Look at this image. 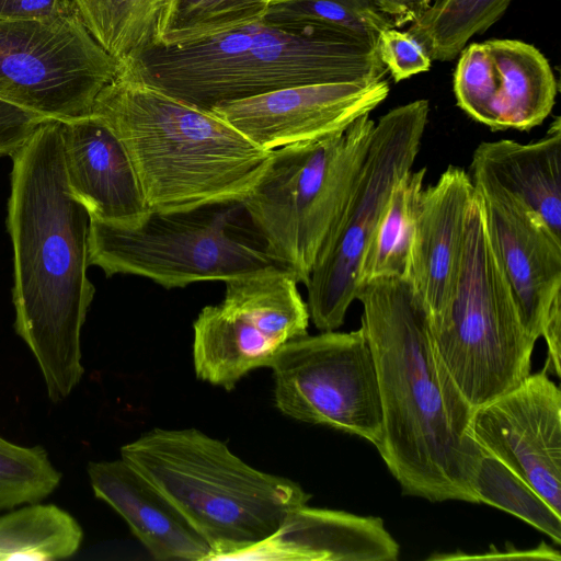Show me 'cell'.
<instances>
[{"instance_id": "1", "label": "cell", "mask_w": 561, "mask_h": 561, "mask_svg": "<svg viewBox=\"0 0 561 561\" xmlns=\"http://www.w3.org/2000/svg\"><path fill=\"white\" fill-rule=\"evenodd\" d=\"M377 374L382 432L376 446L407 495L478 503L472 480L484 451L473 409L435 352L424 304L404 277L356 287Z\"/></svg>"}, {"instance_id": "2", "label": "cell", "mask_w": 561, "mask_h": 561, "mask_svg": "<svg viewBox=\"0 0 561 561\" xmlns=\"http://www.w3.org/2000/svg\"><path fill=\"white\" fill-rule=\"evenodd\" d=\"M11 157L14 329L58 402L84 371L81 329L95 293L87 274L90 216L67 181L61 122L42 123Z\"/></svg>"}, {"instance_id": "3", "label": "cell", "mask_w": 561, "mask_h": 561, "mask_svg": "<svg viewBox=\"0 0 561 561\" xmlns=\"http://www.w3.org/2000/svg\"><path fill=\"white\" fill-rule=\"evenodd\" d=\"M387 72L377 48L359 37L287 31L261 19L182 45L152 43L119 61L116 76L210 112L284 88L381 80Z\"/></svg>"}, {"instance_id": "4", "label": "cell", "mask_w": 561, "mask_h": 561, "mask_svg": "<svg viewBox=\"0 0 561 561\" xmlns=\"http://www.w3.org/2000/svg\"><path fill=\"white\" fill-rule=\"evenodd\" d=\"M92 114L124 144L153 210L243 199L273 151L210 112L118 76L100 91Z\"/></svg>"}, {"instance_id": "5", "label": "cell", "mask_w": 561, "mask_h": 561, "mask_svg": "<svg viewBox=\"0 0 561 561\" xmlns=\"http://www.w3.org/2000/svg\"><path fill=\"white\" fill-rule=\"evenodd\" d=\"M121 458L208 541L209 561L268 538L310 499L298 483L251 467L195 428H153L124 445Z\"/></svg>"}, {"instance_id": "6", "label": "cell", "mask_w": 561, "mask_h": 561, "mask_svg": "<svg viewBox=\"0 0 561 561\" xmlns=\"http://www.w3.org/2000/svg\"><path fill=\"white\" fill-rule=\"evenodd\" d=\"M428 323L436 354L472 409L517 387L530 374L536 341L524 328L493 252L476 188L458 277Z\"/></svg>"}, {"instance_id": "7", "label": "cell", "mask_w": 561, "mask_h": 561, "mask_svg": "<svg viewBox=\"0 0 561 561\" xmlns=\"http://www.w3.org/2000/svg\"><path fill=\"white\" fill-rule=\"evenodd\" d=\"M89 263L106 276H142L165 288L284 267L252 224L243 199L151 209L130 227L90 219Z\"/></svg>"}, {"instance_id": "8", "label": "cell", "mask_w": 561, "mask_h": 561, "mask_svg": "<svg viewBox=\"0 0 561 561\" xmlns=\"http://www.w3.org/2000/svg\"><path fill=\"white\" fill-rule=\"evenodd\" d=\"M374 125L366 114L336 135L274 149L243 198L270 252L298 283H308L348 201Z\"/></svg>"}, {"instance_id": "9", "label": "cell", "mask_w": 561, "mask_h": 561, "mask_svg": "<svg viewBox=\"0 0 561 561\" xmlns=\"http://www.w3.org/2000/svg\"><path fill=\"white\" fill-rule=\"evenodd\" d=\"M428 114V101L416 100L390 110L374 125L348 201L306 284L309 316L321 332L344 323L355 300L362 255L393 186L412 170Z\"/></svg>"}, {"instance_id": "10", "label": "cell", "mask_w": 561, "mask_h": 561, "mask_svg": "<svg viewBox=\"0 0 561 561\" xmlns=\"http://www.w3.org/2000/svg\"><path fill=\"white\" fill-rule=\"evenodd\" d=\"M118 62L93 38L80 15L0 20V100L47 119L92 113Z\"/></svg>"}, {"instance_id": "11", "label": "cell", "mask_w": 561, "mask_h": 561, "mask_svg": "<svg viewBox=\"0 0 561 561\" xmlns=\"http://www.w3.org/2000/svg\"><path fill=\"white\" fill-rule=\"evenodd\" d=\"M220 304L193 323L198 379L231 390L249 371L270 367L290 341L307 334L309 310L294 275L272 267L226 280Z\"/></svg>"}, {"instance_id": "12", "label": "cell", "mask_w": 561, "mask_h": 561, "mask_svg": "<svg viewBox=\"0 0 561 561\" xmlns=\"http://www.w3.org/2000/svg\"><path fill=\"white\" fill-rule=\"evenodd\" d=\"M270 368L277 409L301 422L359 436L375 447L382 411L373 353L363 328L288 342Z\"/></svg>"}, {"instance_id": "13", "label": "cell", "mask_w": 561, "mask_h": 561, "mask_svg": "<svg viewBox=\"0 0 561 561\" xmlns=\"http://www.w3.org/2000/svg\"><path fill=\"white\" fill-rule=\"evenodd\" d=\"M470 434L561 515V390L545 367L473 409Z\"/></svg>"}, {"instance_id": "14", "label": "cell", "mask_w": 561, "mask_h": 561, "mask_svg": "<svg viewBox=\"0 0 561 561\" xmlns=\"http://www.w3.org/2000/svg\"><path fill=\"white\" fill-rule=\"evenodd\" d=\"M388 94L386 79L311 83L224 103L210 113L272 151L336 135L374 111Z\"/></svg>"}, {"instance_id": "15", "label": "cell", "mask_w": 561, "mask_h": 561, "mask_svg": "<svg viewBox=\"0 0 561 561\" xmlns=\"http://www.w3.org/2000/svg\"><path fill=\"white\" fill-rule=\"evenodd\" d=\"M472 184L481 196L490 242L524 328L537 342L548 309L561 294V237L516 196L492 184Z\"/></svg>"}, {"instance_id": "16", "label": "cell", "mask_w": 561, "mask_h": 561, "mask_svg": "<svg viewBox=\"0 0 561 561\" xmlns=\"http://www.w3.org/2000/svg\"><path fill=\"white\" fill-rule=\"evenodd\" d=\"M67 181L90 219L135 226L151 210L118 136L94 114L61 122Z\"/></svg>"}, {"instance_id": "17", "label": "cell", "mask_w": 561, "mask_h": 561, "mask_svg": "<svg viewBox=\"0 0 561 561\" xmlns=\"http://www.w3.org/2000/svg\"><path fill=\"white\" fill-rule=\"evenodd\" d=\"M473 195L469 174L455 165L423 190L404 278L428 316L444 306L458 277Z\"/></svg>"}, {"instance_id": "18", "label": "cell", "mask_w": 561, "mask_h": 561, "mask_svg": "<svg viewBox=\"0 0 561 561\" xmlns=\"http://www.w3.org/2000/svg\"><path fill=\"white\" fill-rule=\"evenodd\" d=\"M399 552L380 517L304 504L272 536L228 560L394 561Z\"/></svg>"}, {"instance_id": "19", "label": "cell", "mask_w": 561, "mask_h": 561, "mask_svg": "<svg viewBox=\"0 0 561 561\" xmlns=\"http://www.w3.org/2000/svg\"><path fill=\"white\" fill-rule=\"evenodd\" d=\"M94 495L128 524L149 553L161 561H209L211 547L182 513L122 458L90 461Z\"/></svg>"}, {"instance_id": "20", "label": "cell", "mask_w": 561, "mask_h": 561, "mask_svg": "<svg viewBox=\"0 0 561 561\" xmlns=\"http://www.w3.org/2000/svg\"><path fill=\"white\" fill-rule=\"evenodd\" d=\"M471 182L495 185L523 201L561 237V118L540 139L482 141L473 151Z\"/></svg>"}, {"instance_id": "21", "label": "cell", "mask_w": 561, "mask_h": 561, "mask_svg": "<svg viewBox=\"0 0 561 561\" xmlns=\"http://www.w3.org/2000/svg\"><path fill=\"white\" fill-rule=\"evenodd\" d=\"M496 72L495 130H529L540 125L556 103L558 84L547 58L517 39H490Z\"/></svg>"}, {"instance_id": "22", "label": "cell", "mask_w": 561, "mask_h": 561, "mask_svg": "<svg viewBox=\"0 0 561 561\" xmlns=\"http://www.w3.org/2000/svg\"><path fill=\"white\" fill-rule=\"evenodd\" d=\"M425 174V168L410 170L393 186L362 255L356 287L379 277L405 276Z\"/></svg>"}, {"instance_id": "23", "label": "cell", "mask_w": 561, "mask_h": 561, "mask_svg": "<svg viewBox=\"0 0 561 561\" xmlns=\"http://www.w3.org/2000/svg\"><path fill=\"white\" fill-rule=\"evenodd\" d=\"M83 530L55 504L32 503L0 515V561H53L72 557Z\"/></svg>"}, {"instance_id": "24", "label": "cell", "mask_w": 561, "mask_h": 561, "mask_svg": "<svg viewBox=\"0 0 561 561\" xmlns=\"http://www.w3.org/2000/svg\"><path fill=\"white\" fill-rule=\"evenodd\" d=\"M512 0H434L408 32L431 60H453L469 39L484 33L506 11Z\"/></svg>"}, {"instance_id": "25", "label": "cell", "mask_w": 561, "mask_h": 561, "mask_svg": "<svg viewBox=\"0 0 561 561\" xmlns=\"http://www.w3.org/2000/svg\"><path fill=\"white\" fill-rule=\"evenodd\" d=\"M165 0H76L79 15L117 62L157 39Z\"/></svg>"}, {"instance_id": "26", "label": "cell", "mask_w": 561, "mask_h": 561, "mask_svg": "<svg viewBox=\"0 0 561 561\" xmlns=\"http://www.w3.org/2000/svg\"><path fill=\"white\" fill-rule=\"evenodd\" d=\"M263 20L287 31L320 28L351 34L376 48L379 34L394 27L370 0H274Z\"/></svg>"}, {"instance_id": "27", "label": "cell", "mask_w": 561, "mask_h": 561, "mask_svg": "<svg viewBox=\"0 0 561 561\" xmlns=\"http://www.w3.org/2000/svg\"><path fill=\"white\" fill-rule=\"evenodd\" d=\"M274 0H165L154 43L182 45L263 19Z\"/></svg>"}, {"instance_id": "28", "label": "cell", "mask_w": 561, "mask_h": 561, "mask_svg": "<svg viewBox=\"0 0 561 561\" xmlns=\"http://www.w3.org/2000/svg\"><path fill=\"white\" fill-rule=\"evenodd\" d=\"M472 488L478 503L505 511L561 543V515L495 457L486 453L482 455Z\"/></svg>"}, {"instance_id": "29", "label": "cell", "mask_w": 561, "mask_h": 561, "mask_svg": "<svg viewBox=\"0 0 561 561\" xmlns=\"http://www.w3.org/2000/svg\"><path fill=\"white\" fill-rule=\"evenodd\" d=\"M60 480L42 446H21L0 436V510L42 502Z\"/></svg>"}, {"instance_id": "30", "label": "cell", "mask_w": 561, "mask_h": 561, "mask_svg": "<svg viewBox=\"0 0 561 561\" xmlns=\"http://www.w3.org/2000/svg\"><path fill=\"white\" fill-rule=\"evenodd\" d=\"M454 92L457 105L463 112L495 130L496 72L484 43L470 44L460 51Z\"/></svg>"}, {"instance_id": "31", "label": "cell", "mask_w": 561, "mask_h": 561, "mask_svg": "<svg viewBox=\"0 0 561 561\" xmlns=\"http://www.w3.org/2000/svg\"><path fill=\"white\" fill-rule=\"evenodd\" d=\"M377 53L396 82L425 72L432 60L423 46L407 31L383 30L377 39Z\"/></svg>"}, {"instance_id": "32", "label": "cell", "mask_w": 561, "mask_h": 561, "mask_svg": "<svg viewBox=\"0 0 561 561\" xmlns=\"http://www.w3.org/2000/svg\"><path fill=\"white\" fill-rule=\"evenodd\" d=\"M47 118L0 100V157L12 156Z\"/></svg>"}, {"instance_id": "33", "label": "cell", "mask_w": 561, "mask_h": 561, "mask_svg": "<svg viewBox=\"0 0 561 561\" xmlns=\"http://www.w3.org/2000/svg\"><path fill=\"white\" fill-rule=\"evenodd\" d=\"M79 15L76 0H0V20H55Z\"/></svg>"}, {"instance_id": "34", "label": "cell", "mask_w": 561, "mask_h": 561, "mask_svg": "<svg viewBox=\"0 0 561 561\" xmlns=\"http://www.w3.org/2000/svg\"><path fill=\"white\" fill-rule=\"evenodd\" d=\"M541 336H543L548 357L545 368L548 374L560 377V353H561V294L552 300L542 324Z\"/></svg>"}, {"instance_id": "35", "label": "cell", "mask_w": 561, "mask_h": 561, "mask_svg": "<svg viewBox=\"0 0 561 561\" xmlns=\"http://www.w3.org/2000/svg\"><path fill=\"white\" fill-rule=\"evenodd\" d=\"M387 15L394 27L417 21L430 8L431 0H370Z\"/></svg>"}]
</instances>
